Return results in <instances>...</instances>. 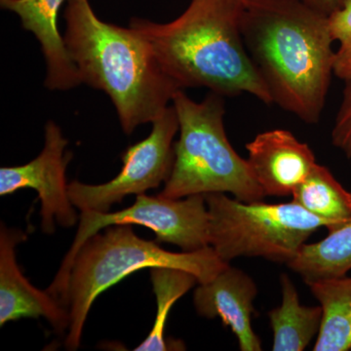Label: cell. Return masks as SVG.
Here are the masks:
<instances>
[{"label": "cell", "mask_w": 351, "mask_h": 351, "mask_svg": "<svg viewBox=\"0 0 351 351\" xmlns=\"http://www.w3.org/2000/svg\"><path fill=\"white\" fill-rule=\"evenodd\" d=\"M228 265L211 246L174 253L141 239L132 225L108 226L105 232L96 233L85 241L73 261L64 299L71 319L66 348H80L85 321L97 298L134 272L174 267L191 272L202 284L211 281Z\"/></svg>", "instance_id": "277c9868"}, {"label": "cell", "mask_w": 351, "mask_h": 351, "mask_svg": "<svg viewBox=\"0 0 351 351\" xmlns=\"http://www.w3.org/2000/svg\"><path fill=\"white\" fill-rule=\"evenodd\" d=\"M240 25L274 104L317 123L334 75L329 16L302 0H245Z\"/></svg>", "instance_id": "6da1fadb"}, {"label": "cell", "mask_w": 351, "mask_h": 351, "mask_svg": "<svg viewBox=\"0 0 351 351\" xmlns=\"http://www.w3.org/2000/svg\"><path fill=\"white\" fill-rule=\"evenodd\" d=\"M292 196L298 205L327 221L329 232L351 223V193L325 166L316 164Z\"/></svg>", "instance_id": "2e32d148"}, {"label": "cell", "mask_w": 351, "mask_h": 351, "mask_svg": "<svg viewBox=\"0 0 351 351\" xmlns=\"http://www.w3.org/2000/svg\"><path fill=\"white\" fill-rule=\"evenodd\" d=\"M64 44L82 83L110 97L127 135L158 119L181 88L136 29L99 19L89 0H68Z\"/></svg>", "instance_id": "3957f363"}, {"label": "cell", "mask_w": 351, "mask_h": 351, "mask_svg": "<svg viewBox=\"0 0 351 351\" xmlns=\"http://www.w3.org/2000/svg\"><path fill=\"white\" fill-rule=\"evenodd\" d=\"M246 149L247 162L265 196L292 195L317 164L311 147L284 129L258 134Z\"/></svg>", "instance_id": "30bf717a"}, {"label": "cell", "mask_w": 351, "mask_h": 351, "mask_svg": "<svg viewBox=\"0 0 351 351\" xmlns=\"http://www.w3.org/2000/svg\"><path fill=\"white\" fill-rule=\"evenodd\" d=\"M69 142L52 120L46 123L43 152L25 165L0 169V195H12L32 189L40 200L41 230L51 234L56 223L71 228L77 223L75 206L69 195L66 172L73 154L66 152Z\"/></svg>", "instance_id": "9c48e42d"}, {"label": "cell", "mask_w": 351, "mask_h": 351, "mask_svg": "<svg viewBox=\"0 0 351 351\" xmlns=\"http://www.w3.org/2000/svg\"><path fill=\"white\" fill-rule=\"evenodd\" d=\"M307 286L323 311L313 350H351V277L319 279Z\"/></svg>", "instance_id": "9a60e30c"}, {"label": "cell", "mask_w": 351, "mask_h": 351, "mask_svg": "<svg viewBox=\"0 0 351 351\" xmlns=\"http://www.w3.org/2000/svg\"><path fill=\"white\" fill-rule=\"evenodd\" d=\"M280 283L282 304L269 313L274 332L272 350H304L320 331L322 307L301 304L297 288L287 274L281 276Z\"/></svg>", "instance_id": "5bb4252c"}, {"label": "cell", "mask_w": 351, "mask_h": 351, "mask_svg": "<svg viewBox=\"0 0 351 351\" xmlns=\"http://www.w3.org/2000/svg\"><path fill=\"white\" fill-rule=\"evenodd\" d=\"M345 82L343 100L337 113L331 137L334 147L351 159V80Z\"/></svg>", "instance_id": "ffe728a7"}, {"label": "cell", "mask_w": 351, "mask_h": 351, "mask_svg": "<svg viewBox=\"0 0 351 351\" xmlns=\"http://www.w3.org/2000/svg\"><path fill=\"white\" fill-rule=\"evenodd\" d=\"M332 38L338 41L335 54L334 75L346 82L351 80V0L329 16Z\"/></svg>", "instance_id": "d6986e66"}, {"label": "cell", "mask_w": 351, "mask_h": 351, "mask_svg": "<svg viewBox=\"0 0 351 351\" xmlns=\"http://www.w3.org/2000/svg\"><path fill=\"white\" fill-rule=\"evenodd\" d=\"M324 15L330 16L346 5L348 0H302Z\"/></svg>", "instance_id": "44dd1931"}, {"label": "cell", "mask_w": 351, "mask_h": 351, "mask_svg": "<svg viewBox=\"0 0 351 351\" xmlns=\"http://www.w3.org/2000/svg\"><path fill=\"white\" fill-rule=\"evenodd\" d=\"M225 97L210 91L204 100H191L180 90L172 104L180 124L174 164L159 195L184 198L230 193L244 202L263 200L265 193L247 159L235 152L225 129Z\"/></svg>", "instance_id": "5b68a950"}, {"label": "cell", "mask_w": 351, "mask_h": 351, "mask_svg": "<svg viewBox=\"0 0 351 351\" xmlns=\"http://www.w3.org/2000/svg\"><path fill=\"white\" fill-rule=\"evenodd\" d=\"M64 1L68 0H0L1 8L15 13L25 31L32 32L40 43L47 64L45 87L62 91L82 83L58 27L60 9Z\"/></svg>", "instance_id": "4fadbf2b"}, {"label": "cell", "mask_w": 351, "mask_h": 351, "mask_svg": "<svg viewBox=\"0 0 351 351\" xmlns=\"http://www.w3.org/2000/svg\"><path fill=\"white\" fill-rule=\"evenodd\" d=\"M245 0H191L177 19L158 24L133 18L164 71L179 85L208 88L223 97L250 94L265 105L271 96L242 38Z\"/></svg>", "instance_id": "7a4b0ae2"}, {"label": "cell", "mask_w": 351, "mask_h": 351, "mask_svg": "<svg viewBox=\"0 0 351 351\" xmlns=\"http://www.w3.org/2000/svg\"><path fill=\"white\" fill-rule=\"evenodd\" d=\"M287 265L306 284L346 276L351 270V223L329 232L316 243L304 244Z\"/></svg>", "instance_id": "e0dca14e"}, {"label": "cell", "mask_w": 351, "mask_h": 351, "mask_svg": "<svg viewBox=\"0 0 351 351\" xmlns=\"http://www.w3.org/2000/svg\"><path fill=\"white\" fill-rule=\"evenodd\" d=\"M27 239L21 230H0V326L22 318H45L57 332L69 330V313L48 291L38 290L23 276L16 246Z\"/></svg>", "instance_id": "8fae6325"}, {"label": "cell", "mask_w": 351, "mask_h": 351, "mask_svg": "<svg viewBox=\"0 0 351 351\" xmlns=\"http://www.w3.org/2000/svg\"><path fill=\"white\" fill-rule=\"evenodd\" d=\"M180 130L174 107L169 106L152 122L149 137L127 147L122 154V169L112 181L86 184H69L71 202L80 212H110L113 204L127 195H144L149 189L165 184L174 164V138Z\"/></svg>", "instance_id": "ba28073f"}, {"label": "cell", "mask_w": 351, "mask_h": 351, "mask_svg": "<svg viewBox=\"0 0 351 351\" xmlns=\"http://www.w3.org/2000/svg\"><path fill=\"white\" fill-rule=\"evenodd\" d=\"M204 196L210 246L228 263L240 257H260L288 265L314 232L329 228L294 201L269 204L244 202L225 193Z\"/></svg>", "instance_id": "8992f818"}, {"label": "cell", "mask_w": 351, "mask_h": 351, "mask_svg": "<svg viewBox=\"0 0 351 351\" xmlns=\"http://www.w3.org/2000/svg\"><path fill=\"white\" fill-rule=\"evenodd\" d=\"M115 225L145 226L156 234V241L179 246L193 252L210 246L209 214L203 195L184 198H168L157 195H137L132 206L121 211L82 212L75 240L48 292L64 304L69 276L76 254L90 237L104 228Z\"/></svg>", "instance_id": "52a82bcc"}, {"label": "cell", "mask_w": 351, "mask_h": 351, "mask_svg": "<svg viewBox=\"0 0 351 351\" xmlns=\"http://www.w3.org/2000/svg\"><path fill=\"white\" fill-rule=\"evenodd\" d=\"M257 294L254 279L230 265L209 282L198 284L193 304L202 317L221 318L237 336L240 350L261 351L262 343L251 321Z\"/></svg>", "instance_id": "7c38bea8"}, {"label": "cell", "mask_w": 351, "mask_h": 351, "mask_svg": "<svg viewBox=\"0 0 351 351\" xmlns=\"http://www.w3.org/2000/svg\"><path fill=\"white\" fill-rule=\"evenodd\" d=\"M149 269L152 289L156 298V317L149 336L134 350H169V346L164 338V332L171 308L178 300L198 284V279L186 270L174 267H156Z\"/></svg>", "instance_id": "ac0fdd59"}]
</instances>
